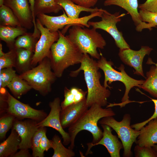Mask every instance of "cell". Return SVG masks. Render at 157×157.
<instances>
[{
    "label": "cell",
    "mask_w": 157,
    "mask_h": 157,
    "mask_svg": "<svg viewBox=\"0 0 157 157\" xmlns=\"http://www.w3.org/2000/svg\"><path fill=\"white\" fill-rule=\"evenodd\" d=\"M49 106L51 109L49 114L43 120L38 122V128L49 127L55 129L61 135L63 144L67 145L70 143L71 138L69 133L64 131L61 123L60 113L61 107L60 98H55L49 102Z\"/></svg>",
    "instance_id": "8fae6325"
},
{
    "label": "cell",
    "mask_w": 157,
    "mask_h": 157,
    "mask_svg": "<svg viewBox=\"0 0 157 157\" xmlns=\"http://www.w3.org/2000/svg\"><path fill=\"white\" fill-rule=\"evenodd\" d=\"M38 122L31 119L22 120L16 118L12 129L17 131L21 138L19 149L31 148L32 138L39 128Z\"/></svg>",
    "instance_id": "9a60e30c"
},
{
    "label": "cell",
    "mask_w": 157,
    "mask_h": 157,
    "mask_svg": "<svg viewBox=\"0 0 157 157\" xmlns=\"http://www.w3.org/2000/svg\"><path fill=\"white\" fill-rule=\"evenodd\" d=\"M87 93V91H85L76 87H72L70 89L65 87L64 99L61 103V109H63L70 105L78 103L85 99Z\"/></svg>",
    "instance_id": "603a6c76"
},
{
    "label": "cell",
    "mask_w": 157,
    "mask_h": 157,
    "mask_svg": "<svg viewBox=\"0 0 157 157\" xmlns=\"http://www.w3.org/2000/svg\"><path fill=\"white\" fill-rule=\"evenodd\" d=\"M83 27L78 25L72 26L67 35L83 54H88L92 58L99 60L101 54L98 53L97 49H104L106 44V41L96 29Z\"/></svg>",
    "instance_id": "5b68a950"
},
{
    "label": "cell",
    "mask_w": 157,
    "mask_h": 157,
    "mask_svg": "<svg viewBox=\"0 0 157 157\" xmlns=\"http://www.w3.org/2000/svg\"><path fill=\"white\" fill-rule=\"evenodd\" d=\"M41 153L44 155L45 151H47L51 148V140H49L47 137L46 133L42 137L39 145Z\"/></svg>",
    "instance_id": "74e56055"
},
{
    "label": "cell",
    "mask_w": 157,
    "mask_h": 157,
    "mask_svg": "<svg viewBox=\"0 0 157 157\" xmlns=\"http://www.w3.org/2000/svg\"><path fill=\"white\" fill-rule=\"evenodd\" d=\"M138 8L153 12H157V0H147L139 5Z\"/></svg>",
    "instance_id": "8d00e7d4"
},
{
    "label": "cell",
    "mask_w": 157,
    "mask_h": 157,
    "mask_svg": "<svg viewBox=\"0 0 157 157\" xmlns=\"http://www.w3.org/2000/svg\"><path fill=\"white\" fill-rule=\"evenodd\" d=\"M37 27L40 35L37 42L31 61L32 67L46 57L49 58L51 47L59 38L58 31L52 32L44 26L39 19L36 20Z\"/></svg>",
    "instance_id": "30bf717a"
},
{
    "label": "cell",
    "mask_w": 157,
    "mask_h": 157,
    "mask_svg": "<svg viewBox=\"0 0 157 157\" xmlns=\"http://www.w3.org/2000/svg\"><path fill=\"white\" fill-rule=\"evenodd\" d=\"M7 87L15 97L18 98L32 89L26 81L21 78L18 75L13 78Z\"/></svg>",
    "instance_id": "484cf974"
},
{
    "label": "cell",
    "mask_w": 157,
    "mask_h": 157,
    "mask_svg": "<svg viewBox=\"0 0 157 157\" xmlns=\"http://www.w3.org/2000/svg\"><path fill=\"white\" fill-rule=\"evenodd\" d=\"M155 106V110L153 115L148 119L141 122L136 123L131 125L133 128L136 130H140L141 128L145 126L150 121L157 118V99L151 98Z\"/></svg>",
    "instance_id": "d590c367"
},
{
    "label": "cell",
    "mask_w": 157,
    "mask_h": 157,
    "mask_svg": "<svg viewBox=\"0 0 157 157\" xmlns=\"http://www.w3.org/2000/svg\"><path fill=\"white\" fill-rule=\"evenodd\" d=\"M146 75V80L141 85V88L157 98V68L156 66L153 65L151 67Z\"/></svg>",
    "instance_id": "d4e9b609"
},
{
    "label": "cell",
    "mask_w": 157,
    "mask_h": 157,
    "mask_svg": "<svg viewBox=\"0 0 157 157\" xmlns=\"http://www.w3.org/2000/svg\"><path fill=\"white\" fill-rule=\"evenodd\" d=\"M147 123L140 130L135 142L140 146L152 147L157 144V119H152Z\"/></svg>",
    "instance_id": "ac0fdd59"
},
{
    "label": "cell",
    "mask_w": 157,
    "mask_h": 157,
    "mask_svg": "<svg viewBox=\"0 0 157 157\" xmlns=\"http://www.w3.org/2000/svg\"><path fill=\"white\" fill-rule=\"evenodd\" d=\"M38 39L34 35L33 33L27 32L19 36L15 40L14 44V48L15 49H24L34 52Z\"/></svg>",
    "instance_id": "4316f807"
},
{
    "label": "cell",
    "mask_w": 157,
    "mask_h": 157,
    "mask_svg": "<svg viewBox=\"0 0 157 157\" xmlns=\"http://www.w3.org/2000/svg\"><path fill=\"white\" fill-rule=\"evenodd\" d=\"M134 151L136 157H157V153L152 147H141L137 145Z\"/></svg>",
    "instance_id": "e575fe53"
},
{
    "label": "cell",
    "mask_w": 157,
    "mask_h": 157,
    "mask_svg": "<svg viewBox=\"0 0 157 157\" xmlns=\"http://www.w3.org/2000/svg\"><path fill=\"white\" fill-rule=\"evenodd\" d=\"M156 119H157V118H156Z\"/></svg>",
    "instance_id": "f6af8a7d"
},
{
    "label": "cell",
    "mask_w": 157,
    "mask_h": 157,
    "mask_svg": "<svg viewBox=\"0 0 157 157\" xmlns=\"http://www.w3.org/2000/svg\"><path fill=\"white\" fill-rule=\"evenodd\" d=\"M0 25L22 26L12 10L3 4L0 6Z\"/></svg>",
    "instance_id": "83f0119b"
},
{
    "label": "cell",
    "mask_w": 157,
    "mask_h": 157,
    "mask_svg": "<svg viewBox=\"0 0 157 157\" xmlns=\"http://www.w3.org/2000/svg\"><path fill=\"white\" fill-rule=\"evenodd\" d=\"M147 63H148V64H149L151 63L152 64H154V65H155V66H156V68H157V62L156 63L153 62L151 58H149L147 61Z\"/></svg>",
    "instance_id": "b9f144b4"
},
{
    "label": "cell",
    "mask_w": 157,
    "mask_h": 157,
    "mask_svg": "<svg viewBox=\"0 0 157 157\" xmlns=\"http://www.w3.org/2000/svg\"><path fill=\"white\" fill-rule=\"evenodd\" d=\"M103 129V136L97 142L87 144L88 149L86 155L90 153V149L95 145L101 144L105 146L107 149L111 157H120V151L123 148L122 142L118 139V137L112 133V130L109 126L104 124H101Z\"/></svg>",
    "instance_id": "4fadbf2b"
},
{
    "label": "cell",
    "mask_w": 157,
    "mask_h": 157,
    "mask_svg": "<svg viewBox=\"0 0 157 157\" xmlns=\"http://www.w3.org/2000/svg\"><path fill=\"white\" fill-rule=\"evenodd\" d=\"M4 0H0V6L3 4Z\"/></svg>",
    "instance_id": "ee69618b"
},
{
    "label": "cell",
    "mask_w": 157,
    "mask_h": 157,
    "mask_svg": "<svg viewBox=\"0 0 157 157\" xmlns=\"http://www.w3.org/2000/svg\"><path fill=\"white\" fill-rule=\"evenodd\" d=\"M126 14H120L119 12L111 14L106 10L103 12L101 20L98 22L89 21L90 26L96 29L103 30L107 32L114 39L115 44L119 49L130 48V47L126 42L121 32L118 31L117 24L120 21L122 17Z\"/></svg>",
    "instance_id": "ba28073f"
},
{
    "label": "cell",
    "mask_w": 157,
    "mask_h": 157,
    "mask_svg": "<svg viewBox=\"0 0 157 157\" xmlns=\"http://www.w3.org/2000/svg\"><path fill=\"white\" fill-rule=\"evenodd\" d=\"M16 58V50L15 48L0 56V70L5 68L15 67Z\"/></svg>",
    "instance_id": "1f68e13d"
},
{
    "label": "cell",
    "mask_w": 157,
    "mask_h": 157,
    "mask_svg": "<svg viewBox=\"0 0 157 157\" xmlns=\"http://www.w3.org/2000/svg\"><path fill=\"white\" fill-rule=\"evenodd\" d=\"M59 38L52 45L49 58L52 69L57 78L71 66L80 63L83 54L68 38L59 30Z\"/></svg>",
    "instance_id": "7a4b0ae2"
},
{
    "label": "cell",
    "mask_w": 157,
    "mask_h": 157,
    "mask_svg": "<svg viewBox=\"0 0 157 157\" xmlns=\"http://www.w3.org/2000/svg\"><path fill=\"white\" fill-rule=\"evenodd\" d=\"M76 4L87 8L93 7L96 3L97 0H71Z\"/></svg>",
    "instance_id": "f35d334b"
},
{
    "label": "cell",
    "mask_w": 157,
    "mask_h": 157,
    "mask_svg": "<svg viewBox=\"0 0 157 157\" xmlns=\"http://www.w3.org/2000/svg\"><path fill=\"white\" fill-rule=\"evenodd\" d=\"M6 103V111L16 119L22 120L31 119L39 122L47 115L43 110L35 109L28 104L19 101L10 94L7 90L5 95Z\"/></svg>",
    "instance_id": "9c48e42d"
},
{
    "label": "cell",
    "mask_w": 157,
    "mask_h": 157,
    "mask_svg": "<svg viewBox=\"0 0 157 157\" xmlns=\"http://www.w3.org/2000/svg\"><path fill=\"white\" fill-rule=\"evenodd\" d=\"M35 67L20 74L19 76L26 81L32 88L45 96L50 93L56 77L53 71L49 58L46 57Z\"/></svg>",
    "instance_id": "8992f818"
},
{
    "label": "cell",
    "mask_w": 157,
    "mask_h": 157,
    "mask_svg": "<svg viewBox=\"0 0 157 157\" xmlns=\"http://www.w3.org/2000/svg\"><path fill=\"white\" fill-rule=\"evenodd\" d=\"M0 119V139H4L9 130L12 128L16 118L13 115L7 113Z\"/></svg>",
    "instance_id": "4dcf8cb0"
},
{
    "label": "cell",
    "mask_w": 157,
    "mask_h": 157,
    "mask_svg": "<svg viewBox=\"0 0 157 157\" xmlns=\"http://www.w3.org/2000/svg\"><path fill=\"white\" fill-rule=\"evenodd\" d=\"M16 152L12 157H30L32 156L29 151L28 149H22Z\"/></svg>",
    "instance_id": "ab89813d"
},
{
    "label": "cell",
    "mask_w": 157,
    "mask_h": 157,
    "mask_svg": "<svg viewBox=\"0 0 157 157\" xmlns=\"http://www.w3.org/2000/svg\"><path fill=\"white\" fill-rule=\"evenodd\" d=\"M80 64L79 67L71 71L69 75L75 77L81 71H83L88 89L86 97L87 106L90 107L94 104L101 107L107 106V99L110 97L111 92L101 84L100 79L101 75L99 71V68L97 65V61L85 53L83 54Z\"/></svg>",
    "instance_id": "6da1fadb"
},
{
    "label": "cell",
    "mask_w": 157,
    "mask_h": 157,
    "mask_svg": "<svg viewBox=\"0 0 157 157\" xmlns=\"http://www.w3.org/2000/svg\"><path fill=\"white\" fill-rule=\"evenodd\" d=\"M102 107L97 104H94L75 123L68 128V133L71 138L68 148L73 149L76 136L83 130L87 131L92 134L93 140L91 143H96L101 140L103 131L98 126V122L103 117L115 115L110 107L104 108Z\"/></svg>",
    "instance_id": "3957f363"
},
{
    "label": "cell",
    "mask_w": 157,
    "mask_h": 157,
    "mask_svg": "<svg viewBox=\"0 0 157 157\" xmlns=\"http://www.w3.org/2000/svg\"><path fill=\"white\" fill-rule=\"evenodd\" d=\"M104 5H116L121 7L130 14L137 31L140 32L144 29L146 22L142 21L141 19L138 10V0H105Z\"/></svg>",
    "instance_id": "e0dca14e"
},
{
    "label": "cell",
    "mask_w": 157,
    "mask_h": 157,
    "mask_svg": "<svg viewBox=\"0 0 157 157\" xmlns=\"http://www.w3.org/2000/svg\"><path fill=\"white\" fill-rule=\"evenodd\" d=\"M46 127H42L38 128L34 134L32 140L31 148L32 151V156L33 157H43L41 152L39 145L41 139L43 135L46 133Z\"/></svg>",
    "instance_id": "f546056e"
},
{
    "label": "cell",
    "mask_w": 157,
    "mask_h": 157,
    "mask_svg": "<svg viewBox=\"0 0 157 157\" xmlns=\"http://www.w3.org/2000/svg\"><path fill=\"white\" fill-rule=\"evenodd\" d=\"M21 139L17 131L12 129L10 134L0 144V157H12L19 149Z\"/></svg>",
    "instance_id": "d6986e66"
},
{
    "label": "cell",
    "mask_w": 157,
    "mask_h": 157,
    "mask_svg": "<svg viewBox=\"0 0 157 157\" xmlns=\"http://www.w3.org/2000/svg\"><path fill=\"white\" fill-rule=\"evenodd\" d=\"M3 4L12 10L22 27L30 29L34 26L28 0H4Z\"/></svg>",
    "instance_id": "5bb4252c"
},
{
    "label": "cell",
    "mask_w": 157,
    "mask_h": 157,
    "mask_svg": "<svg viewBox=\"0 0 157 157\" xmlns=\"http://www.w3.org/2000/svg\"><path fill=\"white\" fill-rule=\"evenodd\" d=\"M55 1L64 9L69 17L73 19L79 18L80 13L83 11L91 13L103 9L97 7L91 8L82 7L76 4L71 0H55Z\"/></svg>",
    "instance_id": "44dd1931"
},
{
    "label": "cell",
    "mask_w": 157,
    "mask_h": 157,
    "mask_svg": "<svg viewBox=\"0 0 157 157\" xmlns=\"http://www.w3.org/2000/svg\"><path fill=\"white\" fill-rule=\"evenodd\" d=\"M27 32V29L22 26L0 25V40L6 43L10 50L14 48L15 39Z\"/></svg>",
    "instance_id": "ffe728a7"
},
{
    "label": "cell",
    "mask_w": 157,
    "mask_h": 157,
    "mask_svg": "<svg viewBox=\"0 0 157 157\" xmlns=\"http://www.w3.org/2000/svg\"><path fill=\"white\" fill-rule=\"evenodd\" d=\"M86 98L81 101L61 109L60 119L63 128H69L75 123L88 109Z\"/></svg>",
    "instance_id": "2e32d148"
},
{
    "label": "cell",
    "mask_w": 157,
    "mask_h": 157,
    "mask_svg": "<svg viewBox=\"0 0 157 157\" xmlns=\"http://www.w3.org/2000/svg\"><path fill=\"white\" fill-rule=\"evenodd\" d=\"M28 2L30 4V6L32 12L33 18V23L34 25V31L35 32L37 31L38 29L37 27L36 22L35 20V16L34 13V7L35 0H28Z\"/></svg>",
    "instance_id": "60d3db41"
},
{
    "label": "cell",
    "mask_w": 157,
    "mask_h": 157,
    "mask_svg": "<svg viewBox=\"0 0 157 157\" xmlns=\"http://www.w3.org/2000/svg\"><path fill=\"white\" fill-rule=\"evenodd\" d=\"M131 121L130 115L126 114L119 122L113 116H108L102 118L99 122L101 124L109 126L116 132L122 143L124 149L123 156L124 157L132 156L131 147L133 143L136 142L140 132V130L134 129L131 127Z\"/></svg>",
    "instance_id": "52a82bcc"
},
{
    "label": "cell",
    "mask_w": 157,
    "mask_h": 157,
    "mask_svg": "<svg viewBox=\"0 0 157 157\" xmlns=\"http://www.w3.org/2000/svg\"><path fill=\"white\" fill-rule=\"evenodd\" d=\"M17 75L13 67L7 68L0 70V88L7 87L13 78Z\"/></svg>",
    "instance_id": "836d02e7"
},
{
    "label": "cell",
    "mask_w": 157,
    "mask_h": 157,
    "mask_svg": "<svg viewBox=\"0 0 157 157\" xmlns=\"http://www.w3.org/2000/svg\"><path fill=\"white\" fill-rule=\"evenodd\" d=\"M153 148L157 153V144L154 145L153 147Z\"/></svg>",
    "instance_id": "7bdbcfd3"
},
{
    "label": "cell",
    "mask_w": 157,
    "mask_h": 157,
    "mask_svg": "<svg viewBox=\"0 0 157 157\" xmlns=\"http://www.w3.org/2000/svg\"><path fill=\"white\" fill-rule=\"evenodd\" d=\"M152 48L148 46H142L138 50L130 48L119 49L118 55L121 60L127 65L133 68L134 74L146 78L142 68L143 59L146 55H149Z\"/></svg>",
    "instance_id": "7c38bea8"
},
{
    "label": "cell",
    "mask_w": 157,
    "mask_h": 157,
    "mask_svg": "<svg viewBox=\"0 0 157 157\" xmlns=\"http://www.w3.org/2000/svg\"><path fill=\"white\" fill-rule=\"evenodd\" d=\"M51 141V148L54 150L52 157H73L75 156L73 149L64 147L58 135H55Z\"/></svg>",
    "instance_id": "f1b7e54d"
},
{
    "label": "cell",
    "mask_w": 157,
    "mask_h": 157,
    "mask_svg": "<svg viewBox=\"0 0 157 157\" xmlns=\"http://www.w3.org/2000/svg\"><path fill=\"white\" fill-rule=\"evenodd\" d=\"M63 8L55 0H35L34 13L35 17L39 14L57 13Z\"/></svg>",
    "instance_id": "cb8c5ba5"
},
{
    "label": "cell",
    "mask_w": 157,
    "mask_h": 157,
    "mask_svg": "<svg viewBox=\"0 0 157 157\" xmlns=\"http://www.w3.org/2000/svg\"><path fill=\"white\" fill-rule=\"evenodd\" d=\"M139 15L142 21L148 23V29L150 31L157 26V12L140 9Z\"/></svg>",
    "instance_id": "d6a6232c"
},
{
    "label": "cell",
    "mask_w": 157,
    "mask_h": 157,
    "mask_svg": "<svg viewBox=\"0 0 157 157\" xmlns=\"http://www.w3.org/2000/svg\"><path fill=\"white\" fill-rule=\"evenodd\" d=\"M16 49V58L15 67L21 74L32 68L31 63L34 52L23 48Z\"/></svg>",
    "instance_id": "7402d4cb"
},
{
    "label": "cell",
    "mask_w": 157,
    "mask_h": 157,
    "mask_svg": "<svg viewBox=\"0 0 157 157\" xmlns=\"http://www.w3.org/2000/svg\"><path fill=\"white\" fill-rule=\"evenodd\" d=\"M97 64L99 68L101 69L104 74V80L103 86L105 88H110L109 84L115 81H119L124 85L125 92L122 100V102L119 104L110 103L108 107H111L119 105L121 107H124L126 104L133 102L129 100V94L131 89L136 86L141 88V85L144 81L143 80H138L133 78L128 75L124 70V67L121 64L117 68L120 71H118L112 67L114 64L111 61H108L101 54L100 58L97 61Z\"/></svg>",
    "instance_id": "277c9868"
}]
</instances>
